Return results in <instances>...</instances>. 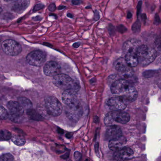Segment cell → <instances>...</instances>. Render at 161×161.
Instances as JSON below:
<instances>
[{"label":"cell","mask_w":161,"mask_h":161,"mask_svg":"<svg viewBox=\"0 0 161 161\" xmlns=\"http://www.w3.org/2000/svg\"><path fill=\"white\" fill-rule=\"evenodd\" d=\"M129 103L124 98L116 95L109 98L106 102V105L111 111H123Z\"/></svg>","instance_id":"ba28073f"},{"label":"cell","mask_w":161,"mask_h":161,"mask_svg":"<svg viewBox=\"0 0 161 161\" xmlns=\"http://www.w3.org/2000/svg\"><path fill=\"white\" fill-rule=\"evenodd\" d=\"M124 59L127 64L131 67H136L138 64V58L136 54H126Z\"/></svg>","instance_id":"d6986e66"},{"label":"cell","mask_w":161,"mask_h":161,"mask_svg":"<svg viewBox=\"0 0 161 161\" xmlns=\"http://www.w3.org/2000/svg\"><path fill=\"white\" fill-rule=\"evenodd\" d=\"M66 116L70 120L78 121L83 114V109L80 103L72 106H66L65 108Z\"/></svg>","instance_id":"8fae6325"},{"label":"cell","mask_w":161,"mask_h":161,"mask_svg":"<svg viewBox=\"0 0 161 161\" xmlns=\"http://www.w3.org/2000/svg\"><path fill=\"white\" fill-rule=\"evenodd\" d=\"M12 134L9 131L5 129L0 130V140L6 141L11 139Z\"/></svg>","instance_id":"44dd1931"},{"label":"cell","mask_w":161,"mask_h":161,"mask_svg":"<svg viewBox=\"0 0 161 161\" xmlns=\"http://www.w3.org/2000/svg\"><path fill=\"white\" fill-rule=\"evenodd\" d=\"M77 92L73 89L64 90L62 93V100L66 106H72L80 103L78 99Z\"/></svg>","instance_id":"7c38bea8"},{"label":"cell","mask_w":161,"mask_h":161,"mask_svg":"<svg viewBox=\"0 0 161 161\" xmlns=\"http://www.w3.org/2000/svg\"><path fill=\"white\" fill-rule=\"evenodd\" d=\"M29 4V0H19L13 5L11 10L17 13L21 14L28 8Z\"/></svg>","instance_id":"ac0fdd59"},{"label":"cell","mask_w":161,"mask_h":161,"mask_svg":"<svg viewBox=\"0 0 161 161\" xmlns=\"http://www.w3.org/2000/svg\"><path fill=\"white\" fill-rule=\"evenodd\" d=\"M53 83L55 86L61 89L79 90V85L70 76L64 74H59L54 76Z\"/></svg>","instance_id":"277c9868"},{"label":"cell","mask_w":161,"mask_h":161,"mask_svg":"<svg viewBox=\"0 0 161 161\" xmlns=\"http://www.w3.org/2000/svg\"><path fill=\"white\" fill-rule=\"evenodd\" d=\"M56 5H55V4H54V3H52V4H50V5L49 6V10L50 11H52V12L56 10Z\"/></svg>","instance_id":"836d02e7"},{"label":"cell","mask_w":161,"mask_h":161,"mask_svg":"<svg viewBox=\"0 0 161 161\" xmlns=\"http://www.w3.org/2000/svg\"><path fill=\"white\" fill-rule=\"evenodd\" d=\"M100 16L99 11H98L97 10H95L94 12V16L93 18L94 21H98L100 19Z\"/></svg>","instance_id":"1f68e13d"},{"label":"cell","mask_w":161,"mask_h":161,"mask_svg":"<svg viewBox=\"0 0 161 161\" xmlns=\"http://www.w3.org/2000/svg\"><path fill=\"white\" fill-rule=\"evenodd\" d=\"M66 1H70V0H66Z\"/></svg>","instance_id":"bcb514c9"},{"label":"cell","mask_w":161,"mask_h":161,"mask_svg":"<svg viewBox=\"0 0 161 161\" xmlns=\"http://www.w3.org/2000/svg\"><path fill=\"white\" fill-rule=\"evenodd\" d=\"M8 116L9 113L7 110L0 105V120L6 119Z\"/></svg>","instance_id":"d4e9b609"},{"label":"cell","mask_w":161,"mask_h":161,"mask_svg":"<svg viewBox=\"0 0 161 161\" xmlns=\"http://www.w3.org/2000/svg\"><path fill=\"white\" fill-rule=\"evenodd\" d=\"M138 64L145 66L154 62L157 56V52L154 49L145 44H141L136 52Z\"/></svg>","instance_id":"7a4b0ae2"},{"label":"cell","mask_w":161,"mask_h":161,"mask_svg":"<svg viewBox=\"0 0 161 161\" xmlns=\"http://www.w3.org/2000/svg\"><path fill=\"white\" fill-rule=\"evenodd\" d=\"M34 20L36 21H39L40 19H41V18H40L39 16H37L35 17V18H34Z\"/></svg>","instance_id":"60d3db41"},{"label":"cell","mask_w":161,"mask_h":161,"mask_svg":"<svg viewBox=\"0 0 161 161\" xmlns=\"http://www.w3.org/2000/svg\"><path fill=\"white\" fill-rule=\"evenodd\" d=\"M28 114L30 118L34 119V120H39L41 119V117L35 111L32 110V109H30L27 110Z\"/></svg>","instance_id":"cb8c5ba5"},{"label":"cell","mask_w":161,"mask_h":161,"mask_svg":"<svg viewBox=\"0 0 161 161\" xmlns=\"http://www.w3.org/2000/svg\"><path fill=\"white\" fill-rule=\"evenodd\" d=\"M116 29H117L118 32H119L121 34H123V33H125L128 30L127 28L125 26L122 25V24L118 26Z\"/></svg>","instance_id":"83f0119b"},{"label":"cell","mask_w":161,"mask_h":161,"mask_svg":"<svg viewBox=\"0 0 161 161\" xmlns=\"http://www.w3.org/2000/svg\"><path fill=\"white\" fill-rule=\"evenodd\" d=\"M45 107L47 113L53 117L60 115L62 113V105L54 97H48L46 99Z\"/></svg>","instance_id":"5b68a950"},{"label":"cell","mask_w":161,"mask_h":161,"mask_svg":"<svg viewBox=\"0 0 161 161\" xmlns=\"http://www.w3.org/2000/svg\"><path fill=\"white\" fill-rule=\"evenodd\" d=\"M142 1H139L137 5V16L138 17L139 16L141 10V7H142Z\"/></svg>","instance_id":"4dcf8cb0"},{"label":"cell","mask_w":161,"mask_h":161,"mask_svg":"<svg viewBox=\"0 0 161 161\" xmlns=\"http://www.w3.org/2000/svg\"><path fill=\"white\" fill-rule=\"evenodd\" d=\"M27 61L29 64L40 67L44 64L46 60V54L41 50H34L30 52L27 56Z\"/></svg>","instance_id":"9c48e42d"},{"label":"cell","mask_w":161,"mask_h":161,"mask_svg":"<svg viewBox=\"0 0 161 161\" xmlns=\"http://www.w3.org/2000/svg\"><path fill=\"white\" fill-rule=\"evenodd\" d=\"M18 102L21 104V105L22 106V107L23 108L24 110H29L30 109H32V103L29 99L27 98L24 97H20L18 99Z\"/></svg>","instance_id":"ffe728a7"},{"label":"cell","mask_w":161,"mask_h":161,"mask_svg":"<svg viewBox=\"0 0 161 161\" xmlns=\"http://www.w3.org/2000/svg\"><path fill=\"white\" fill-rule=\"evenodd\" d=\"M134 154L133 151L129 147H122L115 151L113 158L117 161H124L130 159Z\"/></svg>","instance_id":"9a60e30c"},{"label":"cell","mask_w":161,"mask_h":161,"mask_svg":"<svg viewBox=\"0 0 161 161\" xmlns=\"http://www.w3.org/2000/svg\"><path fill=\"white\" fill-rule=\"evenodd\" d=\"M141 19L142 22H143V23L145 24L146 21V19H147V17H146V14H145V13L141 14Z\"/></svg>","instance_id":"d590c367"},{"label":"cell","mask_w":161,"mask_h":161,"mask_svg":"<svg viewBox=\"0 0 161 161\" xmlns=\"http://www.w3.org/2000/svg\"><path fill=\"white\" fill-rule=\"evenodd\" d=\"M72 3L74 5H79L82 3V1L81 0H72Z\"/></svg>","instance_id":"e575fe53"},{"label":"cell","mask_w":161,"mask_h":161,"mask_svg":"<svg viewBox=\"0 0 161 161\" xmlns=\"http://www.w3.org/2000/svg\"><path fill=\"white\" fill-rule=\"evenodd\" d=\"M141 42L136 39H130L127 40L123 44V51L125 54H136Z\"/></svg>","instance_id":"4fadbf2b"},{"label":"cell","mask_w":161,"mask_h":161,"mask_svg":"<svg viewBox=\"0 0 161 161\" xmlns=\"http://www.w3.org/2000/svg\"><path fill=\"white\" fill-rule=\"evenodd\" d=\"M1 47L6 54L11 56H16L21 53L22 47L17 42L11 39H8L3 42Z\"/></svg>","instance_id":"52a82bcc"},{"label":"cell","mask_w":161,"mask_h":161,"mask_svg":"<svg viewBox=\"0 0 161 161\" xmlns=\"http://www.w3.org/2000/svg\"><path fill=\"white\" fill-rule=\"evenodd\" d=\"M11 138L13 142L18 146H23L26 142L25 139L23 138L16 135H12Z\"/></svg>","instance_id":"7402d4cb"},{"label":"cell","mask_w":161,"mask_h":161,"mask_svg":"<svg viewBox=\"0 0 161 161\" xmlns=\"http://www.w3.org/2000/svg\"><path fill=\"white\" fill-rule=\"evenodd\" d=\"M131 119L128 113L123 111H111L106 114L104 119V123L106 126L114 125V123L126 124Z\"/></svg>","instance_id":"3957f363"},{"label":"cell","mask_w":161,"mask_h":161,"mask_svg":"<svg viewBox=\"0 0 161 161\" xmlns=\"http://www.w3.org/2000/svg\"><path fill=\"white\" fill-rule=\"evenodd\" d=\"M114 67L123 79L127 80L133 75L132 69L127 64L124 58H120L117 59L114 62Z\"/></svg>","instance_id":"8992f818"},{"label":"cell","mask_w":161,"mask_h":161,"mask_svg":"<svg viewBox=\"0 0 161 161\" xmlns=\"http://www.w3.org/2000/svg\"><path fill=\"white\" fill-rule=\"evenodd\" d=\"M108 127L109 128L106 130L105 135V138L106 140H110L111 139L118 138L122 135V131L120 127L114 125Z\"/></svg>","instance_id":"2e32d148"},{"label":"cell","mask_w":161,"mask_h":161,"mask_svg":"<svg viewBox=\"0 0 161 161\" xmlns=\"http://www.w3.org/2000/svg\"><path fill=\"white\" fill-rule=\"evenodd\" d=\"M4 1L7 3H11L15 2V1H17V0H4Z\"/></svg>","instance_id":"ab89813d"},{"label":"cell","mask_w":161,"mask_h":161,"mask_svg":"<svg viewBox=\"0 0 161 161\" xmlns=\"http://www.w3.org/2000/svg\"><path fill=\"white\" fill-rule=\"evenodd\" d=\"M132 13H131V11H128L127 13V18L128 19H130L131 18H132Z\"/></svg>","instance_id":"74e56055"},{"label":"cell","mask_w":161,"mask_h":161,"mask_svg":"<svg viewBox=\"0 0 161 161\" xmlns=\"http://www.w3.org/2000/svg\"><path fill=\"white\" fill-rule=\"evenodd\" d=\"M74 158L76 160H80L81 158V154L79 152H75L74 154Z\"/></svg>","instance_id":"d6a6232c"},{"label":"cell","mask_w":161,"mask_h":161,"mask_svg":"<svg viewBox=\"0 0 161 161\" xmlns=\"http://www.w3.org/2000/svg\"><path fill=\"white\" fill-rule=\"evenodd\" d=\"M61 72V67L54 61L46 62L44 67V74L49 77H54L59 74Z\"/></svg>","instance_id":"5bb4252c"},{"label":"cell","mask_w":161,"mask_h":161,"mask_svg":"<svg viewBox=\"0 0 161 161\" xmlns=\"http://www.w3.org/2000/svg\"><path fill=\"white\" fill-rule=\"evenodd\" d=\"M111 91L115 95L121 96L130 103L136 100L138 92L135 87L125 79H118L112 83Z\"/></svg>","instance_id":"6da1fadb"},{"label":"cell","mask_w":161,"mask_h":161,"mask_svg":"<svg viewBox=\"0 0 161 161\" xmlns=\"http://www.w3.org/2000/svg\"><path fill=\"white\" fill-rule=\"evenodd\" d=\"M127 142V139L124 136H121L114 139L109 140L108 146L111 150L115 151L121 148L125 145Z\"/></svg>","instance_id":"e0dca14e"},{"label":"cell","mask_w":161,"mask_h":161,"mask_svg":"<svg viewBox=\"0 0 161 161\" xmlns=\"http://www.w3.org/2000/svg\"><path fill=\"white\" fill-rule=\"evenodd\" d=\"M14 160V157L10 154H3L1 157V160L2 161H11Z\"/></svg>","instance_id":"484cf974"},{"label":"cell","mask_w":161,"mask_h":161,"mask_svg":"<svg viewBox=\"0 0 161 161\" xmlns=\"http://www.w3.org/2000/svg\"><path fill=\"white\" fill-rule=\"evenodd\" d=\"M161 23V19H160V17L158 15V14H156L154 17V25H159Z\"/></svg>","instance_id":"f1b7e54d"},{"label":"cell","mask_w":161,"mask_h":161,"mask_svg":"<svg viewBox=\"0 0 161 161\" xmlns=\"http://www.w3.org/2000/svg\"><path fill=\"white\" fill-rule=\"evenodd\" d=\"M80 45H81L80 42H76V43H74L72 46H73V47H74L75 48H77L80 46Z\"/></svg>","instance_id":"8d00e7d4"},{"label":"cell","mask_w":161,"mask_h":161,"mask_svg":"<svg viewBox=\"0 0 161 161\" xmlns=\"http://www.w3.org/2000/svg\"><path fill=\"white\" fill-rule=\"evenodd\" d=\"M1 11H2V9L1 7H0V13H1Z\"/></svg>","instance_id":"ee69618b"},{"label":"cell","mask_w":161,"mask_h":161,"mask_svg":"<svg viewBox=\"0 0 161 161\" xmlns=\"http://www.w3.org/2000/svg\"><path fill=\"white\" fill-rule=\"evenodd\" d=\"M8 107L11 120H15V121H17V120L21 119L24 114L25 110L18 102L11 101L8 103Z\"/></svg>","instance_id":"30bf717a"},{"label":"cell","mask_w":161,"mask_h":161,"mask_svg":"<svg viewBox=\"0 0 161 161\" xmlns=\"http://www.w3.org/2000/svg\"><path fill=\"white\" fill-rule=\"evenodd\" d=\"M65 8H66V6L63 5L60 6L59 7H58V10H63V9H64Z\"/></svg>","instance_id":"f35d334b"},{"label":"cell","mask_w":161,"mask_h":161,"mask_svg":"<svg viewBox=\"0 0 161 161\" xmlns=\"http://www.w3.org/2000/svg\"><path fill=\"white\" fill-rule=\"evenodd\" d=\"M86 9H91V7H89V6H88V7H85Z\"/></svg>","instance_id":"7bdbcfd3"},{"label":"cell","mask_w":161,"mask_h":161,"mask_svg":"<svg viewBox=\"0 0 161 161\" xmlns=\"http://www.w3.org/2000/svg\"><path fill=\"white\" fill-rule=\"evenodd\" d=\"M1 40H0V49H1Z\"/></svg>","instance_id":"f6af8a7d"},{"label":"cell","mask_w":161,"mask_h":161,"mask_svg":"<svg viewBox=\"0 0 161 161\" xmlns=\"http://www.w3.org/2000/svg\"><path fill=\"white\" fill-rule=\"evenodd\" d=\"M67 16L68 17H69V18H71V19H72V18H73V15H72V14H71V13H68V14H67Z\"/></svg>","instance_id":"b9f144b4"},{"label":"cell","mask_w":161,"mask_h":161,"mask_svg":"<svg viewBox=\"0 0 161 161\" xmlns=\"http://www.w3.org/2000/svg\"><path fill=\"white\" fill-rule=\"evenodd\" d=\"M44 7V5L43 4H41V3L37 4L34 6V8L33 9V11H39V10H41Z\"/></svg>","instance_id":"f546056e"},{"label":"cell","mask_w":161,"mask_h":161,"mask_svg":"<svg viewBox=\"0 0 161 161\" xmlns=\"http://www.w3.org/2000/svg\"><path fill=\"white\" fill-rule=\"evenodd\" d=\"M108 31L109 32V34H110L112 36H114L115 34L116 33V28L112 24H109L108 27Z\"/></svg>","instance_id":"4316f807"},{"label":"cell","mask_w":161,"mask_h":161,"mask_svg":"<svg viewBox=\"0 0 161 161\" xmlns=\"http://www.w3.org/2000/svg\"><path fill=\"white\" fill-rule=\"evenodd\" d=\"M141 27V23L140 21L138 19L132 25L131 28L132 32L135 34H138L140 32Z\"/></svg>","instance_id":"603a6c76"}]
</instances>
